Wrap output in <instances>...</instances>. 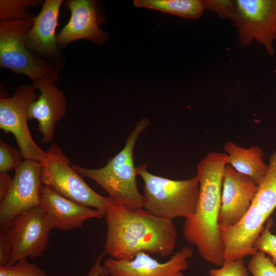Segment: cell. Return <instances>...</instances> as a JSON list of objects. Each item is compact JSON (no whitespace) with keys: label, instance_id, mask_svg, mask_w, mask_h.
I'll return each instance as SVG.
<instances>
[{"label":"cell","instance_id":"obj_16","mask_svg":"<svg viewBox=\"0 0 276 276\" xmlns=\"http://www.w3.org/2000/svg\"><path fill=\"white\" fill-rule=\"evenodd\" d=\"M55 81L44 80L33 86L40 91L38 99L32 102L28 108V120L38 121V129L42 134L41 142L50 143L55 135L56 123L66 113V102L63 93Z\"/></svg>","mask_w":276,"mask_h":276},{"label":"cell","instance_id":"obj_4","mask_svg":"<svg viewBox=\"0 0 276 276\" xmlns=\"http://www.w3.org/2000/svg\"><path fill=\"white\" fill-rule=\"evenodd\" d=\"M147 168V164L136 167L144 183L143 209L154 216L172 221L190 218L195 212L199 196L197 175L173 180L153 175Z\"/></svg>","mask_w":276,"mask_h":276},{"label":"cell","instance_id":"obj_7","mask_svg":"<svg viewBox=\"0 0 276 276\" xmlns=\"http://www.w3.org/2000/svg\"><path fill=\"white\" fill-rule=\"evenodd\" d=\"M236 12L231 21L242 46L254 40L262 45L269 56L275 53L276 0H235Z\"/></svg>","mask_w":276,"mask_h":276},{"label":"cell","instance_id":"obj_20","mask_svg":"<svg viewBox=\"0 0 276 276\" xmlns=\"http://www.w3.org/2000/svg\"><path fill=\"white\" fill-rule=\"evenodd\" d=\"M258 186L252 203L269 218L276 209V151L270 154L267 171Z\"/></svg>","mask_w":276,"mask_h":276},{"label":"cell","instance_id":"obj_30","mask_svg":"<svg viewBox=\"0 0 276 276\" xmlns=\"http://www.w3.org/2000/svg\"><path fill=\"white\" fill-rule=\"evenodd\" d=\"M13 178L7 173H0V200L3 199L8 192Z\"/></svg>","mask_w":276,"mask_h":276},{"label":"cell","instance_id":"obj_14","mask_svg":"<svg viewBox=\"0 0 276 276\" xmlns=\"http://www.w3.org/2000/svg\"><path fill=\"white\" fill-rule=\"evenodd\" d=\"M40 205L52 229L67 231L81 228L87 219H101L105 216L103 212L67 198L43 185Z\"/></svg>","mask_w":276,"mask_h":276},{"label":"cell","instance_id":"obj_25","mask_svg":"<svg viewBox=\"0 0 276 276\" xmlns=\"http://www.w3.org/2000/svg\"><path fill=\"white\" fill-rule=\"evenodd\" d=\"M254 244V248L257 251H261L268 255L273 263L276 265V236L271 232L272 222L268 220Z\"/></svg>","mask_w":276,"mask_h":276},{"label":"cell","instance_id":"obj_13","mask_svg":"<svg viewBox=\"0 0 276 276\" xmlns=\"http://www.w3.org/2000/svg\"><path fill=\"white\" fill-rule=\"evenodd\" d=\"M268 218L254 203L237 223L219 226L224 260H236L252 256L257 251L254 244Z\"/></svg>","mask_w":276,"mask_h":276},{"label":"cell","instance_id":"obj_11","mask_svg":"<svg viewBox=\"0 0 276 276\" xmlns=\"http://www.w3.org/2000/svg\"><path fill=\"white\" fill-rule=\"evenodd\" d=\"M193 255V249L186 245L165 262H160L142 251L130 260L109 257L103 265L110 276H184L183 272L188 268V261Z\"/></svg>","mask_w":276,"mask_h":276},{"label":"cell","instance_id":"obj_6","mask_svg":"<svg viewBox=\"0 0 276 276\" xmlns=\"http://www.w3.org/2000/svg\"><path fill=\"white\" fill-rule=\"evenodd\" d=\"M46 153V160L41 164L42 184L67 198L105 214L112 200L99 195L86 184L56 144L52 145Z\"/></svg>","mask_w":276,"mask_h":276},{"label":"cell","instance_id":"obj_1","mask_svg":"<svg viewBox=\"0 0 276 276\" xmlns=\"http://www.w3.org/2000/svg\"><path fill=\"white\" fill-rule=\"evenodd\" d=\"M105 254L118 260H130L140 252L170 256L175 248L177 231L173 221L157 217L143 209H131L112 200L105 213Z\"/></svg>","mask_w":276,"mask_h":276},{"label":"cell","instance_id":"obj_10","mask_svg":"<svg viewBox=\"0 0 276 276\" xmlns=\"http://www.w3.org/2000/svg\"><path fill=\"white\" fill-rule=\"evenodd\" d=\"M42 165L24 159L15 170L11 187L0 203L1 231L5 232L19 214L40 205Z\"/></svg>","mask_w":276,"mask_h":276},{"label":"cell","instance_id":"obj_29","mask_svg":"<svg viewBox=\"0 0 276 276\" xmlns=\"http://www.w3.org/2000/svg\"><path fill=\"white\" fill-rule=\"evenodd\" d=\"M105 254L103 252L97 257L87 273L83 276H107L108 275L107 270L102 263Z\"/></svg>","mask_w":276,"mask_h":276},{"label":"cell","instance_id":"obj_18","mask_svg":"<svg viewBox=\"0 0 276 276\" xmlns=\"http://www.w3.org/2000/svg\"><path fill=\"white\" fill-rule=\"evenodd\" d=\"M228 165L238 172L250 177L258 186L268 169L264 160V152L258 146L244 148L228 141L224 145Z\"/></svg>","mask_w":276,"mask_h":276},{"label":"cell","instance_id":"obj_24","mask_svg":"<svg viewBox=\"0 0 276 276\" xmlns=\"http://www.w3.org/2000/svg\"><path fill=\"white\" fill-rule=\"evenodd\" d=\"M0 276H48L34 264L22 260L13 265L0 266Z\"/></svg>","mask_w":276,"mask_h":276},{"label":"cell","instance_id":"obj_27","mask_svg":"<svg viewBox=\"0 0 276 276\" xmlns=\"http://www.w3.org/2000/svg\"><path fill=\"white\" fill-rule=\"evenodd\" d=\"M204 9H209L216 13L222 19H229L231 21L236 12L235 1L204 0L202 1Z\"/></svg>","mask_w":276,"mask_h":276},{"label":"cell","instance_id":"obj_22","mask_svg":"<svg viewBox=\"0 0 276 276\" xmlns=\"http://www.w3.org/2000/svg\"><path fill=\"white\" fill-rule=\"evenodd\" d=\"M247 267L252 276H276V265L261 251L251 256Z\"/></svg>","mask_w":276,"mask_h":276},{"label":"cell","instance_id":"obj_8","mask_svg":"<svg viewBox=\"0 0 276 276\" xmlns=\"http://www.w3.org/2000/svg\"><path fill=\"white\" fill-rule=\"evenodd\" d=\"M38 99L33 85H20L10 97L1 96L0 128L14 136L24 159L42 164L47 153L33 140L28 126L27 110L30 104Z\"/></svg>","mask_w":276,"mask_h":276},{"label":"cell","instance_id":"obj_28","mask_svg":"<svg viewBox=\"0 0 276 276\" xmlns=\"http://www.w3.org/2000/svg\"><path fill=\"white\" fill-rule=\"evenodd\" d=\"M12 255V247L5 232L0 231V266L8 264Z\"/></svg>","mask_w":276,"mask_h":276},{"label":"cell","instance_id":"obj_19","mask_svg":"<svg viewBox=\"0 0 276 276\" xmlns=\"http://www.w3.org/2000/svg\"><path fill=\"white\" fill-rule=\"evenodd\" d=\"M133 4L190 19L200 17L205 10L199 0H134Z\"/></svg>","mask_w":276,"mask_h":276},{"label":"cell","instance_id":"obj_23","mask_svg":"<svg viewBox=\"0 0 276 276\" xmlns=\"http://www.w3.org/2000/svg\"><path fill=\"white\" fill-rule=\"evenodd\" d=\"M24 158L20 150H17L3 141L0 140V173H7L17 170L22 164Z\"/></svg>","mask_w":276,"mask_h":276},{"label":"cell","instance_id":"obj_12","mask_svg":"<svg viewBox=\"0 0 276 276\" xmlns=\"http://www.w3.org/2000/svg\"><path fill=\"white\" fill-rule=\"evenodd\" d=\"M258 188L250 177L227 165L223 174L219 226L233 225L239 222L249 209Z\"/></svg>","mask_w":276,"mask_h":276},{"label":"cell","instance_id":"obj_17","mask_svg":"<svg viewBox=\"0 0 276 276\" xmlns=\"http://www.w3.org/2000/svg\"><path fill=\"white\" fill-rule=\"evenodd\" d=\"M62 0H45L26 37L30 51L55 60L59 56L55 31Z\"/></svg>","mask_w":276,"mask_h":276},{"label":"cell","instance_id":"obj_21","mask_svg":"<svg viewBox=\"0 0 276 276\" xmlns=\"http://www.w3.org/2000/svg\"><path fill=\"white\" fill-rule=\"evenodd\" d=\"M42 3L38 0H1V21H10L33 17L30 7H35Z\"/></svg>","mask_w":276,"mask_h":276},{"label":"cell","instance_id":"obj_2","mask_svg":"<svg viewBox=\"0 0 276 276\" xmlns=\"http://www.w3.org/2000/svg\"><path fill=\"white\" fill-rule=\"evenodd\" d=\"M228 165L227 155L209 152L197 166L199 193L194 214L186 219L183 234L206 262L220 266L223 246L219 226L223 174Z\"/></svg>","mask_w":276,"mask_h":276},{"label":"cell","instance_id":"obj_9","mask_svg":"<svg viewBox=\"0 0 276 276\" xmlns=\"http://www.w3.org/2000/svg\"><path fill=\"white\" fill-rule=\"evenodd\" d=\"M51 230L41 205L17 215L5 232L12 247L7 265L41 256L48 246Z\"/></svg>","mask_w":276,"mask_h":276},{"label":"cell","instance_id":"obj_3","mask_svg":"<svg viewBox=\"0 0 276 276\" xmlns=\"http://www.w3.org/2000/svg\"><path fill=\"white\" fill-rule=\"evenodd\" d=\"M149 121L141 119L128 136L124 148L106 165L99 169H88L77 165L72 167L82 177L96 182L116 203L131 209H143V195L137 188L136 167L133 151L139 135L146 129Z\"/></svg>","mask_w":276,"mask_h":276},{"label":"cell","instance_id":"obj_15","mask_svg":"<svg viewBox=\"0 0 276 276\" xmlns=\"http://www.w3.org/2000/svg\"><path fill=\"white\" fill-rule=\"evenodd\" d=\"M64 6L71 13L69 21L56 36L57 43L64 46L74 41L89 39L101 44L107 34L99 28L101 18L96 3L89 0H70Z\"/></svg>","mask_w":276,"mask_h":276},{"label":"cell","instance_id":"obj_5","mask_svg":"<svg viewBox=\"0 0 276 276\" xmlns=\"http://www.w3.org/2000/svg\"><path fill=\"white\" fill-rule=\"evenodd\" d=\"M33 18L0 22V66L28 76L33 86L42 80L58 79L55 67L38 58L27 47L26 37Z\"/></svg>","mask_w":276,"mask_h":276},{"label":"cell","instance_id":"obj_26","mask_svg":"<svg viewBox=\"0 0 276 276\" xmlns=\"http://www.w3.org/2000/svg\"><path fill=\"white\" fill-rule=\"evenodd\" d=\"M210 276H250L243 259L224 260L219 268H212Z\"/></svg>","mask_w":276,"mask_h":276}]
</instances>
